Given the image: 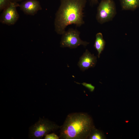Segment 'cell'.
<instances>
[{
  "label": "cell",
  "instance_id": "obj_1",
  "mask_svg": "<svg viewBox=\"0 0 139 139\" xmlns=\"http://www.w3.org/2000/svg\"><path fill=\"white\" fill-rule=\"evenodd\" d=\"M86 0H61L60 5L56 14L55 31L62 34L68 25L80 27L84 24L83 11Z\"/></svg>",
  "mask_w": 139,
  "mask_h": 139
},
{
  "label": "cell",
  "instance_id": "obj_2",
  "mask_svg": "<svg viewBox=\"0 0 139 139\" xmlns=\"http://www.w3.org/2000/svg\"><path fill=\"white\" fill-rule=\"evenodd\" d=\"M94 126L92 118L88 114L70 113L60 126L59 137L63 139H87Z\"/></svg>",
  "mask_w": 139,
  "mask_h": 139
},
{
  "label": "cell",
  "instance_id": "obj_3",
  "mask_svg": "<svg viewBox=\"0 0 139 139\" xmlns=\"http://www.w3.org/2000/svg\"><path fill=\"white\" fill-rule=\"evenodd\" d=\"M60 127L54 122L46 118H40L37 122L30 127L29 137L32 139H41L50 132L56 131Z\"/></svg>",
  "mask_w": 139,
  "mask_h": 139
},
{
  "label": "cell",
  "instance_id": "obj_4",
  "mask_svg": "<svg viewBox=\"0 0 139 139\" xmlns=\"http://www.w3.org/2000/svg\"><path fill=\"white\" fill-rule=\"evenodd\" d=\"M116 13L113 0H101L98 7L96 19L98 22L103 24L112 20Z\"/></svg>",
  "mask_w": 139,
  "mask_h": 139
},
{
  "label": "cell",
  "instance_id": "obj_5",
  "mask_svg": "<svg viewBox=\"0 0 139 139\" xmlns=\"http://www.w3.org/2000/svg\"><path fill=\"white\" fill-rule=\"evenodd\" d=\"M80 34V32L76 29L71 28L65 31L62 34L60 46L75 48L80 45L86 46L89 43L81 40Z\"/></svg>",
  "mask_w": 139,
  "mask_h": 139
},
{
  "label": "cell",
  "instance_id": "obj_6",
  "mask_svg": "<svg viewBox=\"0 0 139 139\" xmlns=\"http://www.w3.org/2000/svg\"><path fill=\"white\" fill-rule=\"evenodd\" d=\"M17 2L12 1L10 5L4 10L0 16V22L9 25H14L18 20L19 15L16 8L19 7Z\"/></svg>",
  "mask_w": 139,
  "mask_h": 139
},
{
  "label": "cell",
  "instance_id": "obj_7",
  "mask_svg": "<svg viewBox=\"0 0 139 139\" xmlns=\"http://www.w3.org/2000/svg\"><path fill=\"white\" fill-rule=\"evenodd\" d=\"M97 58L86 49L80 58L78 65L80 69L84 71L89 68L94 67L97 63Z\"/></svg>",
  "mask_w": 139,
  "mask_h": 139
},
{
  "label": "cell",
  "instance_id": "obj_8",
  "mask_svg": "<svg viewBox=\"0 0 139 139\" xmlns=\"http://www.w3.org/2000/svg\"><path fill=\"white\" fill-rule=\"evenodd\" d=\"M20 10L24 14L34 15L42 9L39 1L37 0H26L19 4Z\"/></svg>",
  "mask_w": 139,
  "mask_h": 139
},
{
  "label": "cell",
  "instance_id": "obj_9",
  "mask_svg": "<svg viewBox=\"0 0 139 139\" xmlns=\"http://www.w3.org/2000/svg\"><path fill=\"white\" fill-rule=\"evenodd\" d=\"M122 9L134 10L139 7V0H120Z\"/></svg>",
  "mask_w": 139,
  "mask_h": 139
},
{
  "label": "cell",
  "instance_id": "obj_10",
  "mask_svg": "<svg viewBox=\"0 0 139 139\" xmlns=\"http://www.w3.org/2000/svg\"><path fill=\"white\" fill-rule=\"evenodd\" d=\"M105 44L102 33L100 32L97 33L96 35L94 47L98 52V58L100 57V54L105 48Z\"/></svg>",
  "mask_w": 139,
  "mask_h": 139
},
{
  "label": "cell",
  "instance_id": "obj_11",
  "mask_svg": "<svg viewBox=\"0 0 139 139\" xmlns=\"http://www.w3.org/2000/svg\"><path fill=\"white\" fill-rule=\"evenodd\" d=\"M105 136L101 130L96 128L94 126L90 132L87 139H105Z\"/></svg>",
  "mask_w": 139,
  "mask_h": 139
},
{
  "label": "cell",
  "instance_id": "obj_12",
  "mask_svg": "<svg viewBox=\"0 0 139 139\" xmlns=\"http://www.w3.org/2000/svg\"><path fill=\"white\" fill-rule=\"evenodd\" d=\"M12 0H0V11H3L8 7Z\"/></svg>",
  "mask_w": 139,
  "mask_h": 139
},
{
  "label": "cell",
  "instance_id": "obj_13",
  "mask_svg": "<svg viewBox=\"0 0 139 139\" xmlns=\"http://www.w3.org/2000/svg\"><path fill=\"white\" fill-rule=\"evenodd\" d=\"M45 139H59V138L57 135L54 133L47 134L45 136Z\"/></svg>",
  "mask_w": 139,
  "mask_h": 139
},
{
  "label": "cell",
  "instance_id": "obj_14",
  "mask_svg": "<svg viewBox=\"0 0 139 139\" xmlns=\"http://www.w3.org/2000/svg\"><path fill=\"white\" fill-rule=\"evenodd\" d=\"M81 84L88 89L91 92H93L94 90L95 87L91 84L83 82Z\"/></svg>",
  "mask_w": 139,
  "mask_h": 139
},
{
  "label": "cell",
  "instance_id": "obj_15",
  "mask_svg": "<svg viewBox=\"0 0 139 139\" xmlns=\"http://www.w3.org/2000/svg\"><path fill=\"white\" fill-rule=\"evenodd\" d=\"M91 1L94 3H97L98 2V0H91Z\"/></svg>",
  "mask_w": 139,
  "mask_h": 139
},
{
  "label": "cell",
  "instance_id": "obj_16",
  "mask_svg": "<svg viewBox=\"0 0 139 139\" xmlns=\"http://www.w3.org/2000/svg\"><path fill=\"white\" fill-rule=\"evenodd\" d=\"M24 0H12V1L14 2H19V1H23Z\"/></svg>",
  "mask_w": 139,
  "mask_h": 139
}]
</instances>
